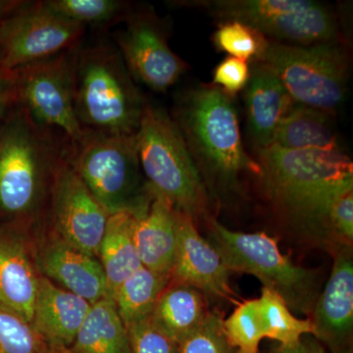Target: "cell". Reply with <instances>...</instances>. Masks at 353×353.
<instances>
[{"label":"cell","mask_w":353,"mask_h":353,"mask_svg":"<svg viewBox=\"0 0 353 353\" xmlns=\"http://www.w3.org/2000/svg\"><path fill=\"white\" fill-rule=\"evenodd\" d=\"M267 197L290 226L330 252L327 214L334 197L353 187V164L341 150H259Z\"/></svg>","instance_id":"obj_1"},{"label":"cell","mask_w":353,"mask_h":353,"mask_svg":"<svg viewBox=\"0 0 353 353\" xmlns=\"http://www.w3.org/2000/svg\"><path fill=\"white\" fill-rule=\"evenodd\" d=\"M68 148L64 136L38 126L16 104L0 125V214L36 213Z\"/></svg>","instance_id":"obj_2"},{"label":"cell","mask_w":353,"mask_h":353,"mask_svg":"<svg viewBox=\"0 0 353 353\" xmlns=\"http://www.w3.org/2000/svg\"><path fill=\"white\" fill-rule=\"evenodd\" d=\"M175 123L197 167L215 187L234 190L241 176L261 175L259 162L245 152L231 97L219 88L201 85L188 92L179 102Z\"/></svg>","instance_id":"obj_3"},{"label":"cell","mask_w":353,"mask_h":353,"mask_svg":"<svg viewBox=\"0 0 353 353\" xmlns=\"http://www.w3.org/2000/svg\"><path fill=\"white\" fill-rule=\"evenodd\" d=\"M74 106L85 131L132 136L146 102L114 44H81L74 53Z\"/></svg>","instance_id":"obj_4"},{"label":"cell","mask_w":353,"mask_h":353,"mask_svg":"<svg viewBox=\"0 0 353 353\" xmlns=\"http://www.w3.org/2000/svg\"><path fill=\"white\" fill-rule=\"evenodd\" d=\"M67 160L108 215L141 216L150 206L154 194L141 170L136 134L85 131L69 143Z\"/></svg>","instance_id":"obj_5"},{"label":"cell","mask_w":353,"mask_h":353,"mask_svg":"<svg viewBox=\"0 0 353 353\" xmlns=\"http://www.w3.org/2000/svg\"><path fill=\"white\" fill-rule=\"evenodd\" d=\"M136 139L141 170L153 194L192 220L205 215V182L175 121L146 103Z\"/></svg>","instance_id":"obj_6"},{"label":"cell","mask_w":353,"mask_h":353,"mask_svg":"<svg viewBox=\"0 0 353 353\" xmlns=\"http://www.w3.org/2000/svg\"><path fill=\"white\" fill-rule=\"evenodd\" d=\"M209 232L208 241L228 270L254 276L282 297L292 313L310 317L321 292L319 272L294 264L267 234L233 231L214 219Z\"/></svg>","instance_id":"obj_7"},{"label":"cell","mask_w":353,"mask_h":353,"mask_svg":"<svg viewBox=\"0 0 353 353\" xmlns=\"http://www.w3.org/2000/svg\"><path fill=\"white\" fill-rule=\"evenodd\" d=\"M256 61L277 75L299 105L329 114L345 99L347 60L336 41L294 46L269 41Z\"/></svg>","instance_id":"obj_8"},{"label":"cell","mask_w":353,"mask_h":353,"mask_svg":"<svg viewBox=\"0 0 353 353\" xmlns=\"http://www.w3.org/2000/svg\"><path fill=\"white\" fill-rule=\"evenodd\" d=\"M190 6L208 9L215 17L239 21L273 41L313 46L336 41L339 27L324 4L309 0H210Z\"/></svg>","instance_id":"obj_9"},{"label":"cell","mask_w":353,"mask_h":353,"mask_svg":"<svg viewBox=\"0 0 353 353\" xmlns=\"http://www.w3.org/2000/svg\"><path fill=\"white\" fill-rule=\"evenodd\" d=\"M85 28L50 11L43 1H17L0 21V66L23 68L82 43Z\"/></svg>","instance_id":"obj_10"},{"label":"cell","mask_w":353,"mask_h":353,"mask_svg":"<svg viewBox=\"0 0 353 353\" xmlns=\"http://www.w3.org/2000/svg\"><path fill=\"white\" fill-rule=\"evenodd\" d=\"M75 50L60 53L13 72L16 104L38 126L59 132L70 143H77L85 132L74 106Z\"/></svg>","instance_id":"obj_11"},{"label":"cell","mask_w":353,"mask_h":353,"mask_svg":"<svg viewBox=\"0 0 353 353\" xmlns=\"http://www.w3.org/2000/svg\"><path fill=\"white\" fill-rule=\"evenodd\" d=\"M123 23L113 37L130 75L155 92H166L178 82L185 64L169 46L163 23L152 10L134 9Z\"/></svg>","instance_id":"obj_12"},{"label":"cell","mask_w":353,"mask_h":353,"mask_svg":"<svg viewBox=\"0 0 353 353\" xmlns=\"http://www.w3.org/2000/svg\"><path fill=\"white\" fill-rule=\"evenodd\" d=\"M50 202L57 236L92 256H99L109 215L68 163L67 154L55 172Z\"/></svg>","instance_id":"obj_13"},{"label":"cell","mask_w":353,"mask_h":353,"mask_svg":"<svg viewBox=\"0 0 353 353\" xmlns=\"http://www.w3.org/2000/svg\"><path fill=\"white\" fill-rule=\"evenodd\" d=\"M332 254L334 265L311 312L313 333L329 353H353L352 245Z\"/></svg>","instance_id":"obj_14"},{"label":"cell","mask_w":353,"mask_h":353,"mask_svg":"<svg viewBox=\"0 0 353 353\" xmlns=\"http://www.w3.org/2000/svg\"><path fill=\"white\" fill-rule=\"evenodd\" d=\"M178 248L171 281L192 285L206 296L234 301L230 272L219 253L197 231L189 215L176 210Z\"/></svg>","instance_id":"obj_15"},{"label":"cell","mask_w":353,"mask_h":353,"mask_svg":"<svg viewBox=\"0 0 353 353\" xmlns=\"http://www.w3.org/2000/svg\"><path fill=\"white\" fill-rule=\"evenodd\" d=\"M38 264L44 277L90 303L108 296L105 275L99 260L59 236L50 239L43 246Z\"/></svg>","instance_id":"obj_16"},{"label":"cell","mask_w":353,"mask_h":353,"mask_svg":"<svg viewBox=\"0 0 353 353\" xmlns=\"http://www.w3.org/2000/svg\"><path fill=\"white\" fill-rule=\"evenodd\" d=\"M24 240L14 229L0 230V308L31 324L39 276Z\"/></svg>","instance_id":"obj_17"},{"label":"cell","mask_w":353,"mask_h":353,"mask_svg":"<svg viewBox=\"0 0 353 353\" xmlns=\"http://www.w3.org/2000/svg\"><path fill=\"white\" fill-rule=\"evenodd\" d=\"M246 116L257 150L272 145L282 121L294 106L280 79L266 65L256 61L246 85Z\"/></svg>","instance_id":"obj_18"},{"label":"cell","mask_w":353,"mask_h":353,"mask_svg":"<svg viewBox=\"0 0 353 353\" xmlns=\"http://www.w3.org/2000/svg\"><path fill=\"white\" fill-rule=\"evenodd\" d=\"M92 303L39 276L31 325L44 343L70 347Z\"/></svg>","instance_id":"obj_19"},{"label":"cell","mask_w":353,"mask_h":353,"mask_svg":"<svg viewBox=\"0 0 353 353\" xmlns=\"http://www.w3.org/2000/svg\"><path fill=\"white\" fill-rule=\"evenodd\" d=\"M141 263L161 275L170 276L178 248L176 209L155 194L145 212L139 216L134 230Z\"/></svg>","instance_id":"obj_20"},{"label":"cell","mask_w":353,"mask_h":353,"mask_svg":"<svg viewBox=\"0 0 353 353\" xmlns=\"http://www.w3.org/2000/svg\"><path fill=\"white\" fill-rule=\"evenodd\" d=\"M209 312L208 296L201 290L170 280L150 318L179 345L201 324Z\"/></svg>","instance_id":"obj_21"},{"label":"cell","mask_w":353,"mask_h":353,"mask_svg":"<svg viewBox=\"0 0 353 353\" xmlns=\"http://www.w3.org/2000/svg\"><path fill=\"white\" fill-rule=\"evenodd\" d=\"M138 217L128 212L108 217L97 257L105 275L108 296L112 299L120 285L143 266L134 241Z\"/></svg>","instance_id":"obj_22"},{"label":"cell","mask_w":353,"mask_h":353,"mask_svg":"<svg viewBox=\"0 0 353 353\" xmlns=\"http://www.w3.org/2000/svg\"><path fill=\"white\" fill-rule=\"evenodd\" d=\"M69 348L73 353H132L126 326L111 297L92 304Z\"/></svg>","instance_id":"obj_23"},{"label":"cell","mask_w":353,"mask_h":353,"mask_svg":"<svg viewBox=\"0 0 353 353\" xmlns=\"http://www.w3.org/2000/svg\"><path fill=\"white\" fill-rule=\"evenodd\" d=\"M272 145L292 150H341L328 113L294 104Z\"/></svg>","instance_id":"obj_24"},{"label":"cell","mask_w":353,"mask_h":353,"mask_svg":"<svg viewBox=\"0 0 353 353\" xmlns=\"http://www.w3.org/2000/svg\"><path fill=\"white\" fill-rule=\"evenodd\" d=\"M170 279V276L161 275L141 266L120 285L113 301L125 326L152 316L158 299Z\"/></svg>","instance_id":"obj_25"},{"label":"cell","mask_w":353,"mask_h":353,"mask_svg":"<svg viewBox=\"0 0 353 353\" xmlns=\"http://www.w3.org/2000/svg\"><path fill=\"white\" fill-rule=\"evenodd\" d=\"M53 13L87 29L108 28L124 22L131 12L129 2L119 0H46Z\"/></svg>","instance_id":"obj_26"},{"label":"cell","mask_w":353,"mask_h":353,"mask_svg":"<svg viewBox=\"0 0 353 353\" xmlns=\"http://www.w3.org/2000/svg\"><path fill=\"white\" fill-rule=\"evenodd\" d=\"M259 301L266 321L267 339L287 345L296 343L304 334H312L310 319L296 317L284 299L273 290L262 288Z\"/></svg>","instance_id":"obj_27"},{"label":"cell","mask_w":353,"mask_h":353,"mask_svg":"<svg viewBox=\"0 0 353 353\" xmlns=\"http://www.w3.org/2000/svg\"><path fill=\"white\" fill-rule=\"evenodd\" d=\"M213 39L218 50L245 61L259 60L269 43L261 32L239 21L223 22Z\"/></svg>","instance_id":"obj_28"},{"label":"cell","mask_w":353,"mask_h":353,"mask_svg":"<svg viewBox=\"0 0 353 353\" xmlns=\"http://www.w3.org/2000/svg\"><path fill=\"white\" fill-rule=\"evenodd\" d=\"M43 343L30 323L0 308V353H41Z\"/></svg>","instance_id":"obj_29"},{"label":"cell","mask_w":353,"mask_h":353,"mask_svg":"<svg viewBox=\"0 0 353 353\" xmlns=\"http://www.w3.org/2000/svg\"><path fill=\"white\" fill-rule=\"evenodd\" d=\"M220 315L209 312L203 321L179 343V353H236L225 333Z\"/></svg>","instance_id":"obj_30"},{"label":"cell","mask_w":353,"mask_h":353,"mask_svg":"<svg viewBox=\"0 0 353 353\" xmlns=\"http://www.w3.org/2000/svg\"><path fill=\"white\" fill-rule=\"evenodd\" d=\"M327 227L334 250L341 245H352L353 187L334 197L327 214Z\"/></svg>","instance_id":"obj_31"},{"label":"cell","mask_w":353,"mask_h":353,"mask_svg":"<svg viewBox=\"0 0 353 353\" xmlns=\"http://www.w3.org/2000/svg\"><path fill=\"white\" fill-rule=\"evenodd\" d=\"M132 353H179V345L152 318L126 327Z\"/></svg>","instance_id":"obj_32"},{"label":"cell","mask_w":353,"mask_h":353,"mask_svg":"<svg viewBox=\"0 0 353 353\" xmlns=\"http://www.w3.org/2000/svg\"><path fill=\"white\" fill-rule=\"evenodd\" d=\"M250 79L248 61L228 57L216 66L213 83L229 97L245 90Z\"/></svg>","instance_id":"obj_33"},{"label":"cell","mask_w":353,"mask_h":353,"mask_svg":"<svg viewBox=\"0 0 353 353\" xmlns=\"http://www.w3.org/2000/svg\"><path fill=\"white\" fill-rule=\"evenodd\" d=\"M16 105V85L13 72L0 66V125Z\"/></svg>","instance_id":"obj_34"},{"label":"cell","mask_w":353,"mask_h":353,"mask_svg":"<svg viewBox=\"0 0 353 353\" xmlns=\"http://www.w3.org/2000/svg\"><path fill=\"white\" fill-rule=\"evenodd\" d=\"M272 353H329L312 334H304L296 343L279 345Z\"/></svg>","instance_id":"obj_35"},{"label":"cell","mask_w":353,"mask_h":353,"mask_svg":"<svg viewBox=\"0 0 353 353\" xmlns=\"http://www.w3.org/2000/svg\"><path fill=\"white\" fill-rule=\"evenodd\" d=\"M41 353H73L69 347L57 343H43Z\"/></svg>","instance_id":"obj_36"},{"label":"cell","mask_w":353,"mask_h":353,"mask_svg":"<svg viewBox=\"0 0 353 353\" xmlns=\"http://www.w3.org/2000/svg\"><path fill=\"white\" fill-rule=\"evenodd\" d=\"M17 1H9V0H0V21L13 8Z\"/></svg>","instance_id":"obj_37"}]
</instances>
